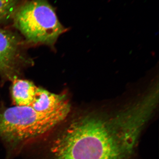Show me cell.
Listing matches in <instances>:
<instances>
[{
    "instance_id": "1",
    "label": "cell",
    "mask_w": 159,
    "mask_h": 159,
    "mask_svg": "<svg viewBox=\"0 0 159 159\" xmlns=\"http://www.w3.org/2000/svg\"><path fill=\"white\" fill-rule=\"evenodd\" d=\"M154 103L146 100L113 112L78 115L51 144V159H134Z\"/></svg>"
},
{
    "instance_id": "2",
    "label": "cell",
    "mask_w": 159,
    "mask_h": 159,
    "mask_svg": "<svg viewBox=\"0 0 159 159\" xmlns=\"http://www.w3.org/2000/svg\"><path fill=\"white\" fill-rule=\"evenodd\" d=\"M70 102L53 110L39 112L16 106L0 112V139L11 147L42 136L62 123L70 111Z\"/></svg>"
},
{
    "instance_id": "3",
    "label": "cell",
    "mask_w": 159,
    "mask_h": 159,
    "mask_svg": "<svg viewBox=\"0 0 159 159\" xmlns=\"http://www.w3.org/2000/svg\"><path fill=\"white\" fill-rule=\"evenodd\" d=\"M14 25L31 42L52 44L66 31L47 0H32L15 12Z\"/></svg>"
},
{
    "instance_id": "4",
    "label": "cell",
    "mask_w": 159,
    "mask_h": 159,
    "mask_svg": "<svg viewBox=\"0 0 159 159\" xmlns=\"http://www.w3.org/2000/svg\"><path fill=\"white\" fill-rule=\"evenodd\" d=\"M18 42L10 32L0 29V73L13 79L17 72Z\"/></svg>"
},
{
    "instance_id": "5",
    "label": "cell",
    "mask_w": 159,
    "mask_h": 159,
    "mask_svg": "<svg viewBox=\"0 0 159 159\" xmlns=\"http://www.w3.org/2000/svg\"><path fill=\"white\" fill-rule=\"evenodd\" d=\"M64 94H56L42 88H37L31 107L39 112L53 110L69 102Z\"/></svg>"
},
{
    "instance_id": "6",
    "label": "cell",
    "mask_w": 159,
    "mask_h": 159,
    "mask_svg": "<svg viewBox=\"0 0 159 159\" xmlns=\"http://www.w3.org/2000/svg\"><path fill=\"white\" fill-rule=\"evenodd\" d=\"M37 88L29 80L14 79L11 88V96L14 104L17 106H31Z\"/></svg>"
},
{
    "instance_id": "7",
    "label": "cell",
    "mask_w": 159,
    "mask_h": 159,
    "mask_svg": "<svg viewBox=\"0 0 159 159\" xmlns=\"http://www.w3.org/2000/svg\"><path fill=\"white\" fill-rule=\"evenodd\" d=\"M19 0H0V20L14 11Z\"/></svg>"
}]
</instances>
